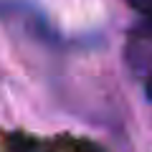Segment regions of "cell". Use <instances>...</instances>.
<instances>
[{
	"instance_id": "obj_2",
	"label": "cell",
	"mask_w": 152,
	"mask_h": 152,
	"mask_svg": "<svg viewBox=\"0 0 152 152\" xmlns=\"http://www.w3.org/2000/svg\"><path fill=\"white\" fill-rule=\"evenodd\" d=\"M145 91H147V99L152 102V71H150V76H147V86H145Z\"/></svg>"
},
{
	"instance_id": "obj_1",
	"label": "cell",
	"mask_w": 152,
	"mask_h": 152,
	"mask_svg": "<svg viewBox=\"0 0 152 152\" xmlns=\"http://www.w3.org/2000/svg\"><path fill=\"white\" fill-rule=\"evenodd\" d=\"M134 10L145 13V15H152V0H127Z\"/></svg>"
}]
</instances>
